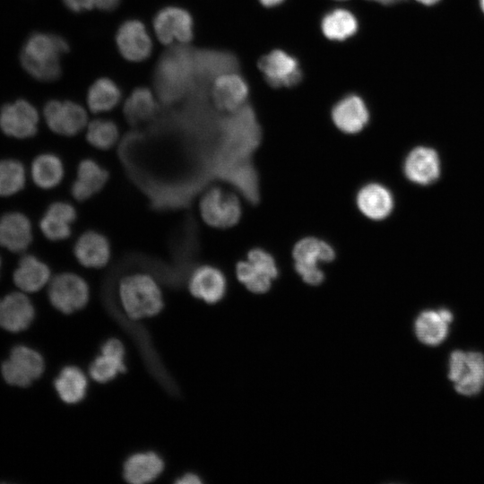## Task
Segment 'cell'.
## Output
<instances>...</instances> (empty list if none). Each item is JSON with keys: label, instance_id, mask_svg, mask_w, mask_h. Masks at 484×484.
Returning a JSON list of instances; mask_svg holds the SVG:
<instances>
[{"label": "cell", "instance_id": "obj_31", "mask_svg": "<svg viewBox=\"0 0 484 484\" xmlns=\"http://www.w3.org/2000/svg\"><path fill=\"white\" fill-rule=\"evenodd\" d=\"M358 26L355 15L343 8L332 10L321 21L322 33L333 41H343L352 37L357 32Z\"/></svg>", "mask_w": 484, "mask_h": 484}, {"label": "cell", "instance_id": "obj_35", "mask_svg": "<svg viewBox=\"0 0 484 484\" xmlns=\"http://www.w3.org/2000/svg\"><path fill=\"white\" fill-rule=\"evenodd\" d=\"M25 184L23 165L14 160H0V196H10L22 190Z\"/></svg>", "mask_w": 484, "mask_h": 484}, {"label": "cell", "instance_id": "obj_18", "mask_svg": "<svg viewBox=\"0 0 484 484\" xmlns=\"http://www.w3.org/2000/svg\"><path fill=\"white\" fill-rule=\"evenodd\" d=\"M405 177L412 183L428 185L440 175V160L436 151L428 147L412 149L403 162Z\"/></svg>", "mask_w": 484, "mask_h": 484}, {"label": "cell", "instance_id": "obj_43", "mask_svg": "<svg viewBox=\"0 0 484 484\" xmlns=\"http://www.w3.org/2000/svg\"><path fill=\"white\" fill-rule=\"evenodd\" d=\"M479 3H480V7L481 11L484 13V0H479Z\"/></svg>", "mask_w": 484, "mask_h": 484}, {"label": "cell", "instance_id": "obj_4", "mask_svg": "<svg viewBox=\"0 0 484 484\" xmlns=\"http://www.w3.org/2000/svg\"><path fill=\"white\" fill-rule=\"evenodd\" d=\"M293 267L301 280L311 286L321 284L325 278L321 264L332 263L336 252L328 241L315 237L299 238L291 249Z\"/></svg>", "mask_w": 484, "mask_h": 484}, {"label": "cell", "instance_id": "obj_27", "mask_svg": "<svg viewBox=\"0 0 484 484\" xmlns=\"http://www.w3.org/2000/svg\"><path fill=\"white\" fill-rule=\"evenodd\" d=\"M164 469L162 459L153 452L137 453L125 462L123 476L133 484H144L157 479Z\"/></svg>", "mask_w": 484, "mask_h": 484}, {"label": "cell", "instance_id": "obj_8", "mask_svg": "<svg viewBox=\"0 0 484 484\" xmlns=\"http://www.w3.org/2000/svg\"><path fill=\"white\" fill-rule=\"evenodd\" d=\"M48 298L57 310L71 314L83 308L90 298L87 282L79 275L64 272L56 275L48 286Z\"/></svg>", "mask_w": 484, "mask_h": 484}, {"label": "cell", "instance_id": "obj_40", "mask_svg": "<svg viewBox=\"0 0 484 484\" xmlns=\"http://www.w3.org/2000/svg\"><path fill=\"white\" fill-rule=\"evenodd\" d=\"M284 0H259L260 4L267 8L275 7L282 4Z\"/></svg>", "mask_w": 484, "mask_h": 484}, {"label": "cell", "instance_id": "obj_32", "mask_svg": "<svg viewBox=\"0 0 484 484\" xmlns=\"http://www.w3.org/2000/svg\"><path fill=\"white\" fill-rule=\"evenodd\" d=\"M31 176L34 183L39 187L43 189L54 188L63 179V163L55 154H40L32 162Z\"/></svg>", "mask_w": 484, "mask_h": 484}, {"label": "cell", "instance_id": "obj_10", "mask_svg": "<svg viewBox=\"0 0 484 484\" xmlns=\"http://www.w3.org/2000/svg\"><path fill=\"white\" fill-rule=\"evenodd\" d=\"M154 30L160 42L169 45L175 41L187 43L193 39V19L180 7H166L154 17Z\"/></svg>", "mask_w": 484, "mask_h": 484}, {"label": "cell", "instance_id": "obj_44", "mask_svg": "<svg viewBox=\"0 0 484 484\" xmlns=\"http://www.w3.org/2000/svg\"><path fill=\"white\" fill-rule=\"evenodd\" d=\"M0 267H1V259H0Z\"/></svg>", "mask_w": 484, "mask_h": 484}, {"label": "cell", "instance_id": "obj_42", "mask_svg": "<svg viewBox=\"0 0 484 484\" xmlns=\"http://www.w3.org/2000/svg\"><path fill=\"white\" fill-rule=\"evenodd\" d=\"M380 4H394L401 0H373Z\"/></svg>", "mask_w": 484, "mask_h": 484}, {"label": "cell", "instance_id": "obj_9", "mask_svg": "<svg viewBox=\"0 0 484 484\" xmlns=\"http://www.w3.org/2000/svg\"><path fill=\"white\" fill-rule=\"evenodd\" d=\"M44 368V359L38 351L26 346H16L2 364L1 371L9 385L26 387L40 377Z\"/></svg>", "mask_w": 484, "mask_h": 484}, {"label": "cell", "instance_id": "obj_26", "mask_svg": "<svg viewBox=\"0 0 484 484\" xmlns=\"http://www.w3.org/2000/svg\"><path fill=\"white\" fill-rule=\"evenodd\" d=\"M108 179V171L91 159L82 160L77 169V178L71 193L78 201H85L100 191Z\"/></svg>", "mask_w": 484, "mask_h": 484}, {"label": "cell", "instance_id": "obj_25", "mask_svg": "<svg viewBox=\"0 0 484 484\" xmlns=\"http://www.w3.org/2000/svg\"><path fill=\"white\" fill-rule=\"evenodd\" d=\"M76 219L74 207L66 202H56L48 206L39 226L43 235L51 241L66 239L72 233L71 225Z\"/></svg>", "mask_w": 484, "mask_h": 484}, {"label": "cell", "instance_id": "obj_38", "mask_svg": "<svg viewBox=\"0 0 484 484\" xmlns=\"http://www.w3.org/2000/svg\"><path fill=\"white\" fill-rule=\"evenodd\" d=\"M201 482L199 476L192 472L186 473L176 480L177 484H200Z\"/></svg>", "mask_w": 484, "mask_h": 484}, {"label": "cell", "instance_id": "obj_29", "mask_svg": "<svg viewBox=\"0 0 484 484\" xmlns=\"http://www.w3.org/2000/svg\"><path fill=\"white\" fill-rule=\"evenodd\" d=\"M195 74L203 80L216 79L218 76L234 72L236 60L232 55L214 50L194 52Z\"/></svg>", "mask_w": 484, "mask_h": 484}, {"label": "cell", "instance_id": "obj_15", "mask_svg": "<svg viewBox=\"0 0 484 484\" xmlns=\"http://www.w3.org/2000/svg\"><path fill=\"white\" fill-rule=\"evenodd\" d=\"M38 122L36 108L23 99L5 104L0 110V128L9 136L31 137L37 133Z\"/></svg>", "mask_w": 484, "mask_h": 484}, {"label": "cell", "instance_id": "obj_34", "mask_svg": "<svg viewBox=\"0 0 484 484\" xmlns=\"http://www.w3.org/2000/svg\"><path fill=\"white\" fill-rule=\"evenodd\" d=\"M121 99L117 84L108 78L96 81L89 89L87 103L94 113L106 112L115 108Z\"/></svg>", "mask_w": 484, "mask_h": 484}, {"label": "cell", "instance_id": "obj_19", "mask_svg": "<svg viewBox=\"0 0 484 484\" xmlns=\"http://www.w3.org/2000/svg\"><path fill=\"white\" fill-rule=\"evenodd\" d=\"M227 281L223 272L212 265L196 268L189 280L191 294L208 304L218 303L226 293Z\"/></svg>", "mask_w": 484, "mask_h": 484}, {"label": "cell", "instance_id": "obj_30", "mask_svg": "<svg viewBox=\"0 0 484 484\" xmlns=\"http://www.w3.org/2000/svg\"><path fill=\"white\" fill-rule=\"evenodd\" d=\"M54 385L60 399L66 403L73 404L84 398L88 381L79 367L68 366L60 371Z\"/></svg>", "mask_w": 484, "mask_h": 484}, {"label": "cell", "instance_id": "obj_22", "mask_svg": "<svg viewBox=\"0 0 484 484\" xmlns=\"http://www.w3.org/2000/svg\"><path fill=\"white\" fill-rule=\"evenodd\" d=\"M73 254L82 266L99 269L105 266L110 259V244L103 234L88 230L78 238L73 246Z\"/></svg>", "mask_w": 484, "mask_h": 484}, {"label": "cell", "instance_id": "obj_28", "mask_svg": "<svg viewBox=\"0 0 484 484\" xmlns=\"http://www.w3.org/2000/svg\"><path fill=\"white\" fill-rule=\"evenodd\" d=\"M48 266L34 255H27L21 258L13 273L15 285L22 291L36 292L49 281Z\"/></svg>", "mask_w": 484, "mask_h": 484}, {"label": "cell", "instance_id": "obj_17", "mask_svg": "<svg viewBox=\"0 0 484 484\" xmlns=\"http://www.w3.org/2000/svg\"><path fill=\"white\" fill-rule=\"evenodd\" d=\"M248 91L245 79L235 72H229L214 80L212 96L219 109L232 113L245 106Z\"/></svg>", "mask_w": 484, "mask_h": 484}, {"label": "cell", "instance_id": "obj_3", "mask_svg": "<svg viewBox=\"0 0 484 484\" xmlns=\"http://www.w3.org/2000/svg\"><path fill=\"white\" fill-rule=\"evenodd\" d=\"M118 292L123 308L132 319L156 315L164 305L158 283L146 273L124 277L119 283Z\"/></svg>", "mask_w": 484, "mask_h": 484}, {"label": "cell", "instance_id": "obj_23", "mask_svg": "<svg viewBox=\"0 0 484 484\" xmlns=\"http://www.w3.org/2000/svg\"><path fill=\"white\" fill-rule=\"evenodd\" d=\"M453 318L452 312L445 308L421 312L414 323L417 338L426 345L440 344L448 335L449 324Z\"/></svg>", "mask_w": 484, "mask_h": 484}, {"label": "cell", "instance_id": "obj_1", "mask_svg": "<svg viewBox=\"0 0 484 484\" xmlns=\"http://www.w3.org/2000/svg\"><path fill=\"white\" fill-rule=\"evenodd\" d=\"M195 74L194 52L174 48L160 59L154 73V84L160 98L167 103L182 98L190 90Z\"/></svg>", "mask_w": 484, "mask_h": 484}, {"label": "cell", "instance_id": "obj_13", "mask_svg": "<svg viewBox=\"0 0 484 484\" xmlns=\"http://www.w3.org/2000/svg\"><path fill=\"white\" fill-rule=\"evenodd\" d=\"M259 69L267 82L275 88L293 86L301 79L298 60L281 49L264 55L259 61Z\"/></svg>", "mask_w": 484, "mask_h": 484}, {"label": "cell", "instance_id": "obj_33", "mask_svg": "<svg viewBox=\"0 0 484 484\" xmlns=\"http://www.w3.org/2000/svg\"><path fill=\"white\" fill-rule=\"evenodd\" d=\"M157 110L158 106L151 91L144 87L135 89L124 106L125 117L132 125L151 118Z\"/></svg>", "mask_w": 484, "mask_h": 484}, {"label": "cell", "instance_id": "obj_5", "mask_svg": "<svg viewBox=\"0 0 484 484\" xmlns=\"http://www.w3.org/2000/svg\"><path fill=\"white\" fill-rule=\"evenodd\" d=\"M235 271L238 281L255 294L266 293L279 275L276 259L262 247L250 249L246 259L237 264Z\"/></svg>", "mask_w": 484, "mask_h": 484}, {"label": "cell", "instance_id": "obj_16", "mask_svg": "<svg viewBox=\"0 0 484 484\" xmlns=\"http://www.w3.org/2000/svg\"><path fill=\"white\" fill-rule=\"evenodd\" d=\"M116 40L120 54L127 60L141 62L150 56L151 39L138 20H127L117 30Z\"/></svg>", "mask_w": 484, "mask_h": 484}, {"label": "cell", "instance_id": "obj_41", "mask_svg": "<svg viewBox=\"0 0 484 484\" xmlns=\"http://www.w3.org/2000/svg\"><path fill=\"white\" fill-rule=\"evenodd\" d=\"M419 4H422L427 6L434 5L437 4L440 0H416Z\"/></svg>", "mask_w": 484, "mask_h": 484}, {"label": "cell", "instance_id": "obj_37", "mask_svg": "<svg viewBox=\"0 0 484 484\" xmlns=\"http://www.w3.org/2000/svg\"><path fill=\"white\" fill-rule=\"evenodd\" d=\"M63 2L71 11L80 13L92 9L96 0H63Z\"/></svg>", "mask_w": 484, "mask_h": 484}, {"label": "cell", "instance_id": "obj_39", "mask_svg": "<svg viewBox=\"0 0 484 484\" xmlns=\"http://www.w3.org/2000/svg\"><path fill=\"white\" fill-rule=\"evenodd\" d=\"M119 2L120 0H96L95 6L103 11H112Z\"/></svg>", "mask_w": 484, "mask_h": 484}, {"label": "cell", "instance_id": "obj_20", "mask_svg": "<svg viewBox=\"0 0 484 484\" xmlns=\"http://www.w3.org/2000/svg\"><path fill=\"white\" fill-rule=\"evenodd\" d=\"M35 310L24 294L13 292L0 299V326L6 331L17 333L25 330L32 323Z\"/></svg>", "mask_w": 484, "mask_h": 484}, {"label": "cell", "instance_id": "obj_24", "mask_svg": "<svg viewBox=\"0 0 484 484\" xmlns=\"http://www.w3.org/2000/svg\"><path fill=\"white\" fill-rule=\"evenodd\" d=\"M31 240V224L24 214L7 212L0 218V246L20 253L29 246Z\"/></svg>", "mask_w": 484, "mask_h": 484}, {"label": "cell", "instance_id": "obj_45", "mask_svg": "<svg viewBox=\"0 0 484 484\" xmlns=\"http://www.w3.org/2000/svg\"><path fill=\"white\" fill-rule=\"evenodd\" d=\"M337 1H344V0H337Z\"/></svg>", "mask_w": 484, "mask_h": 484}, {"label": "cell", "instance_id": "obj_21", "mask_svg": "<svg viewBox=\"0 0 484 484\" xmlns=\"http://www.w3.org/2000/svg\"><path fill=\"white\" fill-rule=\"evenodd\" d=\"M125 370V348L117 339L108 340L89 367L90 376L99 383L109 382Z\"/></svg>", "mask_w": 484, "mask_h": 484}, {"label": "cell", "instance_id": "obj_11", "mask_svg": "<svg viewBox=\"0 0 484 484\" xmlns=\"http://www.w3.org/2000/svg\"><path fill=\"white\" fill-rule=\"evenodd\" d=\"M44 117L48 127L65 136L80 133L87 122L83 108L71 101L51 100L44 108Z\"/></svg>", "mask_w": 484, "mask_h": 484}, {"label": "cell", "instance_id": "obj_2", "mask_svg": "<svg viewBox=\"0 0 484 484\" xmlns=\"http://www.w3.org/2000/svg\"><path fill=\"white\" fill-rule=\"evenodd\" d=\"M68 50V43L60 36L34 33L22 50L21 62L24 69L37 80L51 82L61 75V56Z\"/></svg>", "mask_w": 484, "mask_h": 484}, {"label": "cell", "instance_id": "obj_6", "mask_svg": "<svg viewBox=\"0 0 484 484\" xmlns=\"http://www.w3.org/2000/svg\"><path fill=\"white\" fill-rule=\"evenodd\" d=\"M203 220L210 227L226 229L236 226L242 216L239 197L220 186L208 189L199 203Z\"/></svg>", "mask_w": 484, "mask_h": 484}, {"label": "cell", "instance_id": "obj_12", "mask_svg": "<svg viewBox=\"0 0 484 484\" xmlns=\"http://www.w3.org/2000/svg\"><path fill=\"white\" fill-rule=\"evenodd\" d=\"M355 204L359 213L372 221L385 220L392 213L394 199L392 192L379 182L362 185L355 195Z\"/></svg>", "mask_w": 484, "mask_h": 484}, {"label": "cell", "instance_id": "obj_14", "mask_svg": "<svg viewBox=\"0 0 484 484\" xmlns=\"http://www.w3.org/2000/svg\"><path fill=\"white\" fill-rule=\"evenodd\" d=\"M331 118L341 133L354 135L367 125L370 113L366 102L356 94H350L337 101L332 108Z\"/></svg>", "mask_w": 484, "mask_h": 484}, {"label": "cell", "instance_id": "obj_7", "mask_svg": "<svg viewBox=\"0 0 484 484\" xmlns=\"http://www.w3.org/2000/svg\"><path fill=\"white\" fill-rule=\"evenodd\" d=\"M448 377L457 393L466 396L479 393L484 386V356L477 351H453Z\"/></svg>", "mask_w": 484, "mask_h": 484}, {"label": "cell", "instance_id": "obj_36", "mask_svg": "<svg viewBox=\"0 0 484 484\" xmlns=\"http://www.w3.org/2000/svg\"><path fill=\"white\" fill-rule=\"evenodd\" d=\"M86 139L91 146L99 150H108L117 143L118 128L111 120L96 119L89 124Z\"/></svg>", "mask_w": 484, "mask_h": 484}]
</instances>
